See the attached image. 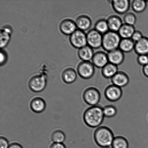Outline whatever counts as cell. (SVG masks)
I'll return each mask as SVG.
<instances>
[{
	"mask_svg": "<svg viewBox=\"0 0 148 148\" xmlns=\"http://www.w3.org/2000/svg\"><path fill=\"white\" fill-rule=\"evenodd\" d=\"M104 116L101 106H93L85 110L83 114L84 123L91 128L99 127L103 121Z\"/></svg>",
	"mask_w": 148,
	"mask_h": 148,
	"instance_id": "1",
	"label": "cell"
},
{
	"mask_svg": "<svg viewBox=\"0 0 148 148\" xmlns=\"http://www.w3.org/2000/svg\"><path fill=\"white\" fill-rule=\"evenodd\" d=\"M114 138L111 129L105 126L98 127L94 133V141L97 145L101 148L111 147Z\"/></svg>",
	"mask_w": 148,
	"mask_h": 148,
	"instance_id": "2",
	"label": "cell"
},
{
	"mask_svg": "<svg viewBox=\"0 0 148 148\" xmlns=\"http://www.w3.org/2000/svg\"><path fill=\"white\" fill-rule=\"evenodd\" d=\"M121 40L117 32L109 31L103 35L102 47L107 52L119 49Z\"/></svg>",
	"mask_w": 148,
	"mask_h": 148,
	"instance_id": "3",
	"label": "cell"
},
{
	"mask_svg": "<svg viewBox=\"0 0 148 148\" xmlns=\"http://www.w3.org/2000/svg\"><path fill=\"white\" fill-rule=\"evenodd\" d=\"M82 98L87 104L93 106L98 105L101 100V95L98 88L95 87L90 86L84 90Z\"/></svg>",
	"mask_w": 148,
	"mask_h": 148,
	"instance_id": "4",
	"label": "cell"
},
{
	"mask_svg": "<svg viewBox=\"0 0 148 148\" xmlns=\"http://www.w3.org/2000/svg\"><path fill=\"white\" fill-rule=\"evenodd\" d=\"M46 75L40 74L32 77L28 82V86L32 91L34 92H40L45 89L47 85Z\"/></svg>",
	"mask_w": 148,
	"mask_h": 148,
	"instance_id": "5",
	"label": "cell"
},
{
	"mask_svg": "<svg viewBox=\"0 0 148 148\" xmlns=\"http://www.w3.org/2000/svg\"><path fill=\"white\" fill-rule=\"evenodd\" d=\"M77 71L81 77L84 79H89L95 73V66L91 62L82 61L78 64Z\"/></svg>",
	"mask_w": 148,
	"mask_h": 148,
	"instance_id": "6",
	"label": "cell"
},
{
	"mask_svg": "<svg viewBox=\"0 0 148 148\" xmlns=\"http://www.w3.org/2000/svg\"><path fill=\"white\" fill-rule=\"evenodd\" d=\"M87 45L93 49L102 47L103 35L95 29L90 30L86 34Z\"/></svg>",
	"mask_w": 148,
	"mask_h": 148,
	"instance_id": "7",
	"label": "cell"
},
{
	"mask_svg": "<svg viewBox=\"0 0 148 148\" xmlns=\"http://www.w3.org/2000/svg\"><path fill=\"white\" fill-rule=\"evenodd\" d=\"M70 42L74 47L79 49L87 45L86 34L84 32L77 29L71 35Z\"/></svg>",
	"mask_w": 148,
	"mask_h": 148,
	"instance_id": "8",
	"label": "cell"
},
{
	"mask_svg": "<svg viewBox=\"0 0 148 148\" xmlns=\"http://www.w3.org/2000/svg\"><path fill=\"white\" fill-rule=\"evenodd\" d=\"M104 94L108 101L115 102L121 98L123 95V91L121 88L112 84L106 88Z\"/></svg>",
	"mask_w": 148,
	"mask_h": 148,
	"instance_id": "9",
	"label": "cell"
},
{
	"mask_svg": "<svg viewBox=\"0 0 148 148\" xmlns=\"http://www.w3.org/2000/svg\"><path fill=\"white\" fill-rule=\"evenodd\" d=\"M111 3L114 11L119 14H126L131 4L129 0H114Z\"/></svg>",
	"mask_w": 148,
	"mask_h": 148,
	"instance_id": "10",
	"label": "cell"
},
{
	"mask_svg": "<svg viewBox=\"0 0 148 148\" xmlns=\"http://www.w3.org/2000/svg\"><path fill=\"white\" fill-rule=\"evenodd\" d=\"M91 62L95 67L102 69L109 63L107 53L102 51L94 53Z\"/></svg>",
	"mask_w": 148,
	"mask_h": 148,
	"instance_id": "11",
	"label": "cell"
},
{
	"mask_svg": "<svg viewBox=\"0 0 148 148\" xmlns=\"http://www.w3.org/2000/svg\"><path fill=\"white\" fill-rule=\"evenodd\" d=\"M109 63L118 66L122 64L124 60V53L117 49L107 53Z\"/></svg>",
	"mask_w": 148,
	"mask_h": 148,
	"instance_id": "12",
	"label": "cell"
},
{
	"mask_svg": "<svg viewBox=\"0 0 148 148\" xmlns=\"http://www.w3.org/2000/svg\"><path fill=\"white\" fill-rule=\"evenodd\" d=\"M111 81L113 85L121 88L127 85L130 81V79L128 75L125 72L119 71L111 78Z\"/></svg>",
	"mask_w": 148,
	"mask_h": 148,
	"instance_id": "13",
	"label": "cell"
},
{
	"mask_svg": "<svg viewBox=\"0 0 148 148\" xmlns=\"http://www.w3.org/2000/svg\"><path fill=\"white\" fill-rule=\"evenodd\" d=\"M46 104L45 101L41 97H37L30 101V107L32 111L37 114L43 112L45 110Z\"/></svg>",
	"mask_w": 148,
	"mask_h": 148,
	"instance_id": "14",
	"label": "cell"
},
{
	"mask_svg": "<svg viewBox=\"0 0 148 148\" xmlns=\"http://www.w3.org/2000/svg\"><path fill=\"white\" fill-rule=\"evenodd\" d=\"M75 23L69 19H66L60 23L59 28L62 33L67 35H71L76 30Z\"/></svg>",
	"mask_w": 148,
	"mask_h": 148,
	"instance_id": "15",
	"label": "cell"
},
{
	"mask_svg": "<svg viewBox=\"0 0 148 148\" xmlns=\"http://www.w3.org/2000/svg\"><path fill=\"white\" fill-rule=\"evenodd\" d=\"M75 24L78 29L85 31L89 29L92 25L90 18L86 15H81L77 18Z\"/></svg>",
	"mask_w": 148,
	"mask_h": 148,
	"instance_id": "16",
	"label": "cell"
},
{
	"mask_svg": "<svg viewBox=\"0 0 148 148\" xmlns=\"http://www.w3.org/2000/svg\"><path fill=\"white\" fill-rule=\"evenodd\" d=\"M110 31L118 33L123 24L122 20L119 16H110L107 20Z\"/></svg>",
	"mask_w": 148,
	"mask_h": 148,
	"instance_id": "17",
	"label": "cell"
},
{
	"mask_svg": "<svg viewBox=\"0 0 148 148\" xmlns=\"http://www.w3.org/2000/svg\"><path fill=\"white\" fill-rule=\"evenodd\" d=\"M94 54V49L88 45L79 49L78 51V57L82 61L90 62Z\"/></svg>",
	"mask_w": 148,
	"mask_h": 148,
	"instance_id": "18",
	"label": "cell"
},
{
	"mask_svg": "<svg viewBox=\"0 0 148 148\" xmlns=\"http://www.w3.org/2000/svg\"><path fill=\"white\" fill-rule=\"evenodd\" d=\"M134 50L137 54L148 55V38L143 37L135 44Z\"/></svg>",
	"mask_w": 148,
	"mask_h": 148,
	"instance_id": "19",
	"label": "cell"
},
{
	"mask_svg": "<svg viewBox=\"0 0 148 148\" xmlns=\"http://www.w3.org/2000/svg\"><path fill=\"white\" fill-rule=\"evenodd\" d=\"M12 30L9 26H5L1 29V49L5 47L8 45L11 38Z\"/></svg>",
	"mask_w": 148,
	"mask_h": 148,
	"instance_id": "20",
	"label": "cell"
},
{
	"mask_svg": "<svg viewBox=\"0 0 148 148\" xmlns=\"http://www.w3.org/2000/svg\"><path fill=\"white\" fill-rule=\"evenodd\" d=\"M62 77L64 82L66 84H70L76 80L77 74L75 69L69 68L65 69L62 72Z\"/></svg>",
	"mask_w": 148,
	"mask_h": 148,
	"instance_id": "21",
	"label": "cell"
},
{
	"mask_svg": "<svg viewBox=\"0 0 148 148\" xmlns=\"http://www.w3.org/2000/svg\"><path fill=\"white\" fill-rule=\"evenodd\" d=\"M119 71L118 67L116 65L108 63L101 69V74L106 78H111Z\"/></svg>",
	"mask_w": 148,
	"mask_h": 148,
	"instance_id": "22",
	"label": "cell"
},
{
	"mask_svg": "<svg viewBox=\"0 0 148 148\" xmlns=\"http://www.w3.org/2000/svg\"><path fill=\"white\" fill-rule=\"evenodd\" d=\"M135 31L134 26L124 24L119 30L118 33L121 39L131 38Z\"/></svg>",
	"mask_w": 148,
	"mask_h": 148,
	"instance_id": "23",
	"label": "cell"
},
{
	"mask_svg": "<svg viewBox=\"0 0 148 148\" xmlns=\"http://www.w3.org/2000/svg\"><path fill=\"white\" fill-rule=\"evenodd\" d=\"M135 43L131 38L121 39L119 49L124 53H129L134 50Z\"/></svg>",
	"mask_w": 148,
	"mask_h": 148,
	"instance_id": "24",
	"label": "cell"
},
{
	"mask_svg": "<svg viewBox=\"0 0 148 148\" xmlns=\"http://www.w3.org/2000/svg\"><path fill=\"white\" fill-rule=\"evenodd\" d=\"M111 147L112 148H128V140L123 136H116L113 140Z\"/></svg>",
	"mask_w": 148,
	"mask_h": 148,
	"instance_id": "25",
	"label": "cell"
},
{
	"mask_svg": "<svg viewBox=\"0 0 148 148\" xmlns=\"http://www.w3.org/2000/svg\"><path fill=\"white\" fill-rule=\"evenodd\" d=\"M147 1L143 0H134L131 4L133 11L137 13L144 11L147 7Z\"/></svg>",
	"mask_w": 148,
	"mask_h": 148,
	"instance_id": "26",
	"label": "cell"
},
{
	"mask_svg": "<svg viewBox=\"0 0 148 148\" xmlns=\"http://www.w3.org/2000/svg\"><path fill=\"white\" fill-rule=\"evenodd\" d=\"M51 139L53 143H63L66 140V136L62 130H56L52 133Z\"/></svg>",
	"mask_w": 148,
	"mask_h": 148,
	"instance_id": "27",
	"label": "cell"
},
{
	"mask_svg": "<svg viewBox=\"0 0 148 148\" xmlns=\"http://www.w3.org/2000/svg\"><path fill=\"white\" fill-rule=\"evenodd\" d=\"M95 29L101 34L103 35L110 31L107 20L101 19L95 23Z\"/></svg>",
	"mask_w": 148,
	"mask_h": 148,
	"instance_id": "28",
	"label": "cell"
},
{
	"mask_svg": "<svg viewBox=\"0 0 148 148\" xmlns=\"http://www.w3.org/2000/svg\"><path fill=\"white\" fill-rule=\"evenodd\" d=\"M104 117L111 118L115 116L117 113L116 108L112 105H108L103 108Z\"/></svg>",
	"mask_w": 148,
	"mask_h": 148,
	"instance_id": "29",
	"label": "cell"
},
{
	"mask_svg": "<svg viewBox=\"0 0 148 148\" xmlns=\"http://www.w3.org/2000/svg\"><path fill=\"white\" fill-rule=\"evenodd\" d=\"M123 21L124 24L134 26L137 21V17L133 13H127L123 17Z\"/></svg>",
	"mask_w": 148,
	"mask_h": 148,
	"instance_id": "30",
	"label": "cell"
},
{
	"mask_svg": "<svg viewBox=\"0 0 148 148\" xmlns=\"http://www.w3.org/2000/svg\"><path fill=\"white\" fill-rule=\"evenodd\" d=\"M138 63L143 66L148 64V55H139L137 58Z\"/></svg>",
	"mask_w": 148,
	"mask_h": 148,
	"instance_id": "31",
	"label": "cell"
},
{
	"mask_svg": "<svg viewBox=\"0 0 148 148\" xmlns=\"http://www.w3.org/2000/svg\"><path fill=\"white\" fill-rule=\"evenodd\" d=\"M143 37L144 36H143L141 32L139 30H136L133 33L131 38L135 43H136L141 40Z\"/></svg>",
	"mask_w": 148,
	"mask_h": 148,
	"instance_id": "32",
	"label": "cell"
},
{
	"mask_svg": "<svg viewBox=\"0 0 148 148\" xmlns=\"http://www.w3.org/2000/svg\"><path fill=\"white\" fill-rule=\"evenodd\" d=\"M10 144L7 139L4 136L0 137V148H8Z\"/></svg>",
	"mask_w": 148,
	"mask_h": 148,
	"instance_id": "33",
	"label": "cell"
},
{
	"mask_svg": "<svg viewBox=\"0 0 148 148\" xmlns=\"http://www.w3.org/2000/svg\"><path fill=\"white\" fill-rule=\"evenodd\" d=\"M7 56L6 53L3 50H1V65H4L7 62Z\"/></svg>",
	"mask_w": 148,
	"mask_h": 148,
	"instance_id": "34",
	"label": "cell"
},
{
	"mask_svg": "<svg viewBox=\"0 0 148 148\" xmlns=\"http://www.w3.org/2000/svg\"><path fill=\"white\" fill-rule=\"evenodd\" d=\"M49 148H66V147L63 143H53Z\"/></svg>",
	"mask_w": 148,
	"mask_h": 148,
	"instance_id": "35",
	"label": "cell"
},
{
	"mask_svg": "<svg viewBox=\"0 0 148 148\" xmlns=\"http://www.w3.org/2000/svg\"><path fill=\"white\" fill-rule=\"evenodd\" d=\"M8 148H23V147L19 143L16 142H14L10 143Z\"/></svg>",
	"mask_w": 148,
	"mask_h": 148,
	"instance_id": "36",
	"label": "cell"
},
{
	"mask_svg": "<svg viewBox=\"0 0 148 148\" xmlns=\"http://www.w3.org/2000/svg\"><path fill=\"white\" fill-rule=\"evenodd\" d=\"M143 72L145 76L148 78V64L143 66Z\"/></svg>",
	"mask_w": 148,
	"mask_h": 148,
	"instance_id": "37",
	"label": "cell"
},
{
	"mask_svg": "<svg viewBox=\"0 0 148 148\" xmlns=\"http://www.w3.org/2000/svg\"></svg>",
	"mask_w": 148,
	"mask_h": 148,
	"instance_id": "38",
	"label": "cell"
}]
</instances>
